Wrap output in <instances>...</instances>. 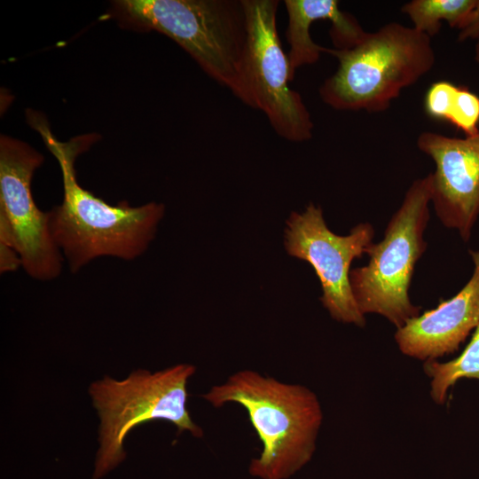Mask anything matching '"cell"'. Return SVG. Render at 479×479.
Segmentation results:
<instances>
[{
	"instance_id": "cell-14",
	"label": "cell",
	"mask_w": 479,
	"mask_h": 479,
	"mask_svg": "<svg viewBox=\"0 0 479 479\" xmlns=\"http://www.w3.org/2000/svg\"><path fill=\"white\" fill-rule=\"evenodd\" d=\"M424 372L431 379L430 396L437 404H444L448 389L462 378L479 380V325L461 354L453 360L441 363L428 360Z\"/></svg>"
},
{
	"instance_id": "cell-6",
	"label": "cell",
	"mask_w": 479,
	"mask_h": 479,
	"mask_svg": "<svg viewBox=\"0 0 479 479\" xmlns=\"http://www.w3.org/2000/svg\"><path fill=\"white\" fill-rule=\"evenodd\" d=\"M431 201L429 174L412 182L378 243L365 251L368 263L349 272L356 303L362 314L376 313L397 329L420 315L409 298L416 263L427 248L424 232Z\"/></svg>"
},
{
	"instance_id": "cell-10",
	"label": "cell",
	"mask_w": 479,
	"mask_h": 479,
	"mask_svg": "<svg viewBox=\"0 0 479 479\" xmlns=\"http://www.w3.org/2000/svg\"><path fill=\"white\" fill-rule=\"evenodd\" d=\"M417 147L436 164L429 176L438 219L464 241L469 240L479 216V131L465 137L423 131Z\"/></svg>"
},
{
	"instance_id": "cell-2",
	"label": "cell",
	"mask_w": 479,
	"mask_h": 479,
	"mask_svg": "<svg viewBox=\"0 0 479 479\" xmlns=\"http://www.w3.org/2000/svg\"><path fill=\"white\" fill-rule=\"evenodd\" d=\"M202 398L220 408L242 406L262 443L249 474L259 479H287L310 461L323 420L316 394L250 369L240 370L216 384Z\"/></svg>"
},
{
	"instance_id": "cell-8",
	"label": "cell",
	"mask_w": 479,
	"mask_h": 479,
	"mask_svg": "<svg viewBox=\"0 0 479 479\" xmlns=\"http://www.w3.org/2000/svg\"><path fill=\"white\" fill-rule=\"evenodd\" d=\"M371 224L356 225L346 236L330 231L322 210L310 203L302 214L293 212L287 221L285 246L290 255L308 262L321 283L320 298L330 316L342 323L365 325V315L354 299L350 281V264L365 254L373 243Z\"/></svg>"
},
{
	"instance_id": "cell-1",
	"label": "cell",
	"mask_w": 479,
	"mask_h": 479,
	"mask_svg": "<svg viewBox=\"0 0 479 479\" xmlns=\"http://www.w3.org/2000/svg\"><path fill=\"white\" fill-rule=\"evenodd\" d=\"M29 124L41 135L57 159L64 198L48 211L51 237L72 273L100 256L130 261L145 252L164 214L161 203L131 207L127 201L110 205L77 182L75 161L96 139L92 135L58 140L45 118L30 111Z\"/></svg>"
},
{
	"instance_id": "cell-3",
	"label": "cell",
	"mask_w": 479,
	"mask_h": 479,
	"mask_svg": "<svg viewBox=\"0 0 479 479\" xmlns=\"http://www.w3.org/2000/svg\"><path fill=\"white\" fill-rule=\"evenodd\" d=\"M116 5L131 21L172 39L209 77L255 109L244 0H120Z\"/></svg>"
},
{
	"instance_id": "cell-18",
	"label": "cell",
	"mask_w": 479,
	"mask_h": 479,
	"mask_svg": "<svg viewBox=\"0 0 479 479\" xmlns=\"http://www.w3.org/2000/svg\"><path fill=\"white\" fill-rule=\"evenodd\" d=\"M20 266H22V262L18 251L8 245L0 243L1 273L14 271Z\"/></svg>"
},
{
	"instance_id": "cell-4",
	"label": "cell",
	"mask_w": 479,
	"mask_h": 479,
	"mask_svg": "<svg viewBox=\"0 0 479 479\" xmlns=\"http://www.w3.org/2000/svg\"><path fill=\"white\" fill-rule=\"evenodd\" d=\"M325 53L336 58L339 65L318 93L326 105L339 111L387 110L402 90L428 73L436 61L431 37L398 22L367 32L350 49L325 47Z\"/></svg>"
},
{
	"instance_id": "cell-13",
	"label": "cell",
	"mask_w": 479,
	"mask_h": 479,
	"mask_svg": "<svg viewBox=\"0 0 479 479\" xmlns=\"http://www.w3.org/2000/svg\"><path fill=\"white\" fill-rule=\"evenodd\" d=\"M476 0H412L401 11L412 22V27L429 37L440 32L442 22L459 29L475 6Z\"/></svg>"
},
{
	"instance_id": "cell-11",
	"label": "cell",
	"mask_w": 479,
	"mask_h": 479,
	"mask_svg": "<svg viewBox=\"0 0 479 479\" xmlns=\"http://www.w3.org/2000/svg\"><path fill=\"white\" fill-rule=\"evenodd\" d=\"M469 253L473 273L461 290L397 329L395 341L403 354L424 362L436 360L456 352L479 325V251Z\"/></svg>"
},
{
	"instance_id": "cell-9",
	"label": "cell",
	"mask_w": 479,
	"mask_h": 479,
	"mask_svg": "<svg viewBox=\"0 0 479 479\" xmlns=\"http://www.w3.org/2000/svg\"><path fill=\"white\" fill-rule=\"evenodd\" d=\"M43 155L27 143L1 135L0 216L12 233L22 267L31 278L50 281L61 273L64 257L50 231L49 214L33 198V175Z\"/></svg>"
},
{
	"instance_id": "cell-16",
	"label": "cell",
	"mask_w": 479,
	"mask_h": 479,
	"mask_svg": "<svg viewBox=\"0 0 479 479\" xmlns=\"http://www.w3.org/2000/svg\"><path fill=\"white\" fill-rule=\"evenodd\" d=\"M458 86L447 81L434 82L424 99L426 114L436 120L449 122Z\"/></svg>"
},
{
	"instance_id": "cell-15",
	"label": "cell",
	"mask_w": 479,
	"mask_h": 479,
	"mask_svg": "<svg viewBox=\"0 0 479 479\" xmlns=\"http://www.w3.org/2000/svg\"><path fill=\"white\" fill-rule=\"evenodd\" d=\"M449 122L461 130L466 136L479 131V97L467 88L458 87Z\"/></svg>"
},
{
	"instance_id": "cell-7",
	"label": "cell",
	"mask_w": 479,
	"mask_h": 479,
	"mask_svg": "<svg viewBox=\"0 0 479 479\" xmlns=\"http://www.w3.org/2000/svg\"><path fill=\"white\" fill-rule=\"evenodd\" d=\"M248 25L247 69L255 109L291 142L311 139L314 123L293 81L277 29L279 0H244Z\"/></svg>"
},
{
	"instance_id": "cell-12",
	"label": "cell",
	"mask_w": 479,
	"mask_h": 479,
	"mask_svg": "<svg viewBox=\"0 0 479 479\" xmlns=\"http://www.w3.org/2000/svg\"><path fill=\"white\" fill-rule=\"evenodd\" d=\"M284 4L288 16L286 31L290 46L287 53L291 76L305 65L318 62L325 47L313 42L310 28L319 20L332 22L329 35L334 49H350L359 43L366 31L350 13L339 8L337 0H286Z\"/></svg>"
},
{
	"instance_id": "cell-17",
	"label": "cell",
	"mask_w": 479,
	"mask_h": 479,
	"mask_svg": "<svg viewBox=\"0 0 479 479\" xmlns=\"http://www.w3.org/2000/svg\"><path fill=\"white\" fill-rule=\"evenodd\" d=\"M459 30L458 40L459 42L468 39H477L475 59L479 62V0H476L475 6Z\"/></svg>"
},
{
	"instance_id": "cell-5",
	"label": "cell",
	"mask_w": 479,
	"mask_h": 479,
	"mask_svg": "<svg viewBox=\"0 0 479 479\" xmlns=\"http://www.w3.org/2000/svg\"><path fill=\"white\" fill-rule=\"evenodd\" d=\"M195 371L192 365L177 364L153 373L138 369L122 381L106 375L90 384L89 394L100 419L93 479L104 476L125 459L127 435L145 422L162 420L175 425L179 434L187 431L195 437L203 436L186 406L187 383Z\"/></svg>"
}]
</instances>
